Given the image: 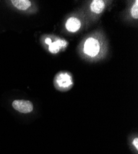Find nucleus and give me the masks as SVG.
I'll return each mask as SVG.
<instances>
[{"instance_id":"1","label":"nucleus","mask_w":138,"mask_h":154,"mask_svg":"<svg viewBox=\"0 0 138 154\" xmlns=\"http://www.w3.org/2000/svg\"><path fill=\"white\" fill-rule=\"evenodd\" d=\"M84 53L89 56L94 57L97 56L100 51L98 42L94 38H88L84 43Z\"/></svg>"},{"instance_id":"2","label":"nucleus","mask_w":138,"mask_h":154,"mask_svg":"<svg viewBox=\"0 0 138 154\" xmlns=\"http://www.w3.org/2000/svg\"><path fill=\"white\" fill-rule=\"evenodd\" d=\"M12 106L16 110L23 113H30L34 109L32 102L26 100H15L12 102Z\"/></svg>"},{"instance_id":"3","label":"nucleus","mask_w":138,"mask_h":154,"mask_svg":"<svg viewBox=\"0 0 138 154\" xmlns=\"http://www.w3.org/2000/svg\"><path fill=\"white\" fill-rule=\"evenodd\" d=\"M81 26V23L79 20L76 17H70L66 23V29L71 32H77Z\"/></svg>"},{"instance_id":"4","label":"nucleus","mask_w":138,"mask_h":154,"mask_svg":"<svg viewBox=\"0 0 138 154\" xmlns=\"http://www.w3.org/2000/svg\"><path fill=\"white\" fill-rule=\"evenodd\" d=\"M56 82L58 85L62 88H67L72 85L71 76L66 73L59 75L57 77Z\"/></svg>"},{"instance_id":"5","label":"nucleus","mask_w":138,"mask_h":154,"mask_svg":"<svg viewBox=\"0 0 138 154\" xmlns=\"http://www.w3.org/2000/svg\"><path fill=\"white\" fill-rule=\"evenodd\" d=\"M105 8V3L102 0H94L91 5L92 12L96 14H100Z\"/></svg>"},{"instance_id":"6","label":"nucleus","mask_w":138,"mask_h":154,"mask_svg":"<svg viewBox=\"0 0 138 154\" xmlns=\"http://www.w3.org/2000/svg\"><path fill=\"white\" fill-rule=\"evenodd\" d=\"M14 7L19 10L25 11L31 6V2L28 0H12L11 2Z\"/></svg>"},{"instance_id":"7","label":"nucleus","mask_w":138,"mask_h":154,"mask_svg":"<svg viewBox=\"0 0 138 154\" xmlns=\"http://www.w3.org/2000/svg\"><path fill=\"white\" fill-rule=\"evenodd\" d=\"M66 42L65 41L58 40L49 45V51L52 53H57L61 48L66 47Z\"/></svg>"},{"instance_id":"8","label":"nucleus","mask_w":138,"mask_h":154,"mask_svg":"<svg viewBox=\"0 0 138 154\" xmlns=\"http://www.w3.org/2000/svg\"><path fill=\"white\" fill-rule=\"evenodd\" d=\"M137 9H138V1H136L135 3L134 4V5L132 7L131 10V13L132 17L136 19H138Z\"/></svg>"},{"instance_id":"9","label":"nucleus","mask_w":138,"mask_h":154,"mask_svg":"<svg viewBox=\"0 0 138 154\" xmlns=\"http://www.w3.org/2000/svg\"><path fill=\"white\" fill-rule=\"evenodd\" d=\"M133 144L135 146L136 149L137 150L138 149V139L137 137L134 139V140H133Z\"/></svg>"},{"instance_id":"10","label":"nucleus","mask_w":138,"mask_h":154,"mask_svg":"<svg viewBox=\"0 0 138 154\" xmlns=\"http://www.w3.org/2000/svg\"><path fill=\"white\" fill-rule=\"evenodd\" d=\"M45 43L48 45H50V44L52 43V40L50 39V38H47V39L45 40Z\"/></svg>"}]
</instances>
